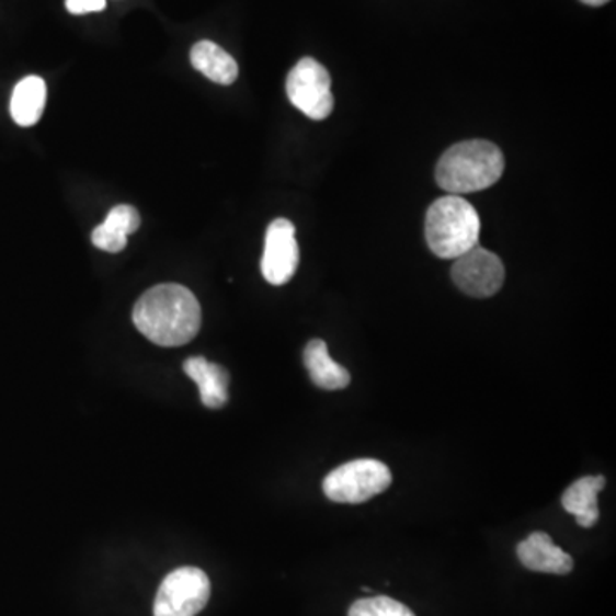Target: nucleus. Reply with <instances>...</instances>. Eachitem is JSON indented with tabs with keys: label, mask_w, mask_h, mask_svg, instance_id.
<instances>
[{
	"label": "nucleus",
	"mask_w": 616,
	"mask_h": 616,
	"mask_svg": "<svg viewBox=\"0 0 616 616\" xmlns=\"http://www.w3.org/2000/svg\"><path fill=\"white\" fill-rule=\"evenodd\" d=\"M481 221L472 204L459 195H445L429 207L426 243L441 259H457L480 240Z\"/></svg>",
	"instance_id": "nucleus-3"
},
{
	"label": "nucleus",
	"mask_w": 616,
	"mask_h": 616,
	"mask_svg": "<svg viewBox=\"0 0 616 616\" xmlns=\"http://www.w3.org/2000/svg\"><path fill=\"white\" fill-rule=\"evenodd\" d=\"M191 62L197 71L203 72L209 81L216 82V84L228 87L237 81V60L215 42L203 39L199 44H195L191 50Z\"/></svg>",
	"instance_id": "nucleus-14"
},
{
	"label": "nucleus",
	"mask_w": 616,
	"mask_h": 616,
	"mask_svg": "<svg viewBox=\"0 0 616 616\" xmlns=\"http://www.w3.org/2000/svg\"><path fill=\"white\" fill-rule=\"evenodd\" d=\"M212 596V582L197 567H180L168 573L158 590L152 615L195 616Z\"/></svg>",
	"instance_id": "nucleus-5"
},
{
	"label": "nucleus",
	"mask_w": 616,
	"mask_h": 616,
	"mask_svg": "<svg viewBox=\"0 0 616 616\" xmlns=\"http://www.w3.org/2000/svg\"><path fill=\"white\" fill-rule=\"evenodd\" d=\"M103 225L117 231V233L129 237L134 231H137V228L141 227V216L137 213L136 207L129 206V204H121L109 213Z\"/></svg>",
	"instance_id": "nucleus-16"
},
{
	"label": "nucleus",
	"mask_w": 616,
	"mask_h": 616,
	"mask_svg": "<svg viewBox=\"0 0 616 616\" xmlns=\"http://www.w3.org/2000/svg\"><path fill=\"white\" fill-rule=\"evenodd\" d=\"M503 155L493 142H459L442 155L435 179L453 195L484 191L499 182L503 173Z\"/></svg>",
	"instance_id": "nucleus-2"
},
{
	"label": "nucleus",
	"mask_w": 616,
	"mask_h": 616,
	"mask_svg": "<svg viewBox=\"0 0 616 616\" xmlns=\"http://www.w3.org/2000/svg\"><path fill=\"white\" fill-rule=\"evenodd\" d=\"M91 242L96 249L105 250L110 254H117L127 247V237L105 227V225H100L91 233Z\"/></svg>",
	"instance_id": "nucleus-17"
},
{
	"label": "nucleus",
	"mask_w": 616,
	"mask_h": 616,
	"mask_svg": "<svg viewBox=\"0 0 616 616\" xmlns=\"http://www.w3.org/2000/svg\"><path fill=\"white\" fill-rule=\"evenodd\" d=\"M392 483L390 469L377 459H356L326 476V497L338 503H363L386 492Z\"/></svg>",
	"instance_id": "nucleus-4"
},
{
	"label": "nucleus",
	"mask_w": 616,
	"mask_h": 616,
	"mask_svg": "<svg viewBox=\"0 0 616 616\" xmlns=\"http://www.w3.org/2000/svg\"><path fill=\"white\" fill-rule=\"evenodd\" d=\"M582 4L593 5V8H600V5L608 4L609 0H581Z\"/></svg>",
	"instance_id": "nucleus-19"
},
{
	"label": "nucleus",
	"mask_w": 616,
	"mask_h": 616,
	"mask_svg": "<svg viewBox=\"0 0 616 616\" xmlns=\"http://www.w3.org/2000/svg\"><path fill=\"white\" fill-rule=\"evenodd\" d=\"M517 557L526 569L533 572L566 575L572 572L573 560L569 554L558 548L546 533H533L517 546Z\"/></svg>",
	"instance_id": "nucleus-9"
},
{
	"label": "nucleus",
	"mask_w": 616,
	"mask_h": 616,
	"mask_svg": "<svg viewBox=\"0 0 616 616\" xmlns=\"http://www.w3.org/2000/svg\"><path fill=\"white\" fill-rule=\"evenodd\" d=\"M453 280L457 288L469 297L488 298L502 288L505 270L499 255L476 246L456 259Z\"/></svg>",
	"instance_id": "nucleus-7"
},
{
	"label": "nucleus",
	"mask_w": 616,
	"mask_h": 616,
	"mask_svg": "<svg viewBox=\"0 0 616 616\" xmlns=\"http://www.w3.org/2000/svg\"><path fill=\"white\" fill-rule=\"evenodd\" d=\"M295 231V225L286 218L274 219L265 231L261 270L265 282L271 285H286L297 273L300 250Z\"/></svg>",
	"instance_id": "nucleus-8"
},
{
	"label": "nucleus",
	"mask_w": 616,
	"mask_h": 616,
	"mask_svg": "<svg viewBox=\"0 0 616 616\" xmlns=\"http://www.w3.org/2000/svg\"><path fill=\"white\" fill-rule=\"evenodd\" d=\"M286 94L295 109L312 121H324L334 109L331 76L316 59L305 57L286 79Z\"/></svg>",
	"instance_id": "nucleus-6"
},
{
	"label": "nucleus",
	"mask_w": 616,
	"mask_h": 616,
	"mask_svg": "<svg viewBox=\"0 0 616 616\" xmlns=\"http://www.w3.org/2000/svg\"><path fill=\"white\" fill-rule=\"evenodd\" d=\"M605 484V476H585L567 488L562 505L569 514L575 515L579 526L593 527L600 520L597 493Z\"/></svg>",
	"instance_id": "nucleus-12"
},
{
	"label": "nucleus",
	"mask_w": 616,
	"mask_h": 616,
	"mask_svg": "<svg viewBox=\"0 0 616 616\" xmlns=\"http://www.w3.org/2000/svg\"><path fill=\"white\" fill-rule=\"evenodd\" d=\"M347 616H417L408 606L387 596L367 597L353 603Z\"/></svg>",
	"instance_id": "nucleus-15"
},
{
	"label": "nucleus",
	"mask_w": 616,
	"mask_h": 616,
	"mask_svg": "<svg viewBox=\"0 0 616 616\" xmlns=\"http://www.w3.org/2000/svg\"><path fill=\"white\" fill-rule=\"evenodd\" d=\"M134 326L158 346L191 343L201 329L203 312L191 289L175 283L152 286L137 300Z\"/></svg>",
	"instance_id": "nucleus-1"
},
{
	"label": "nucleus",
	"mask_w": 616,
	"mask_h": 616,
	"mask_svg": "<svg viewBox=\"0 0 616 616\" xmlns=\"http://www.w3.org/2000/svg\"><path fill=\"white\" fill-rule=\"evenodd\" d=\"M106 0H66L67 11L71 14H88V12H100L105 9Z\"/></svg>",
	"instance_id": "nucleus-18"
},
{
	"label": "nucleus",
	"mask_w": 616,
	"mask_h": 616,
	"mask_svg": "<svg viewBox=\"0 0 616 616\" xmlns=\"http://www.w3.org/2000/svg\"><path fill=\"white\" fill-rule=\"evenodd\" d=\"M304 362L310 379L320 389L340 390L352 383L350 372L331 358L328 344L322 340H312L307 344Z\"/></svg>",
	"instance_id": "nucleus-11"
},
{
	"label": "nucleus",
	"mask_w": 616,
	"mask_h": 616,
	"mask_svg": "<svg viewBox=\"0 0 616 616\" xmlns=\"http://www.w3.org/2000/svg\"><path fill=\"white\" fill-rule=\"evenodd\" d=\"M47 84L39 76H27L18 82L11 96V117L21 127H32L44 115Z\"/></svg>",
	"instance_id": "nucleus-13"
},
{
	"label": "nucleus",
	"mask_w": 616,
	"mask_h": 616,
	"mask_svg": "<svg viewBox=\"0 0 616 616\" xmlns=\"http://www.w3.org/2000/svg\"><path fill=\"white\" fill-rule=\"evenodd\" d=\"M184 372L199 387L201 401L206 408L219 410L227 404L230 375L221 365L204 356H192L185 360Z\"/></svg>",
	"instance_id": "nucleus-10"
}]
</instances>
